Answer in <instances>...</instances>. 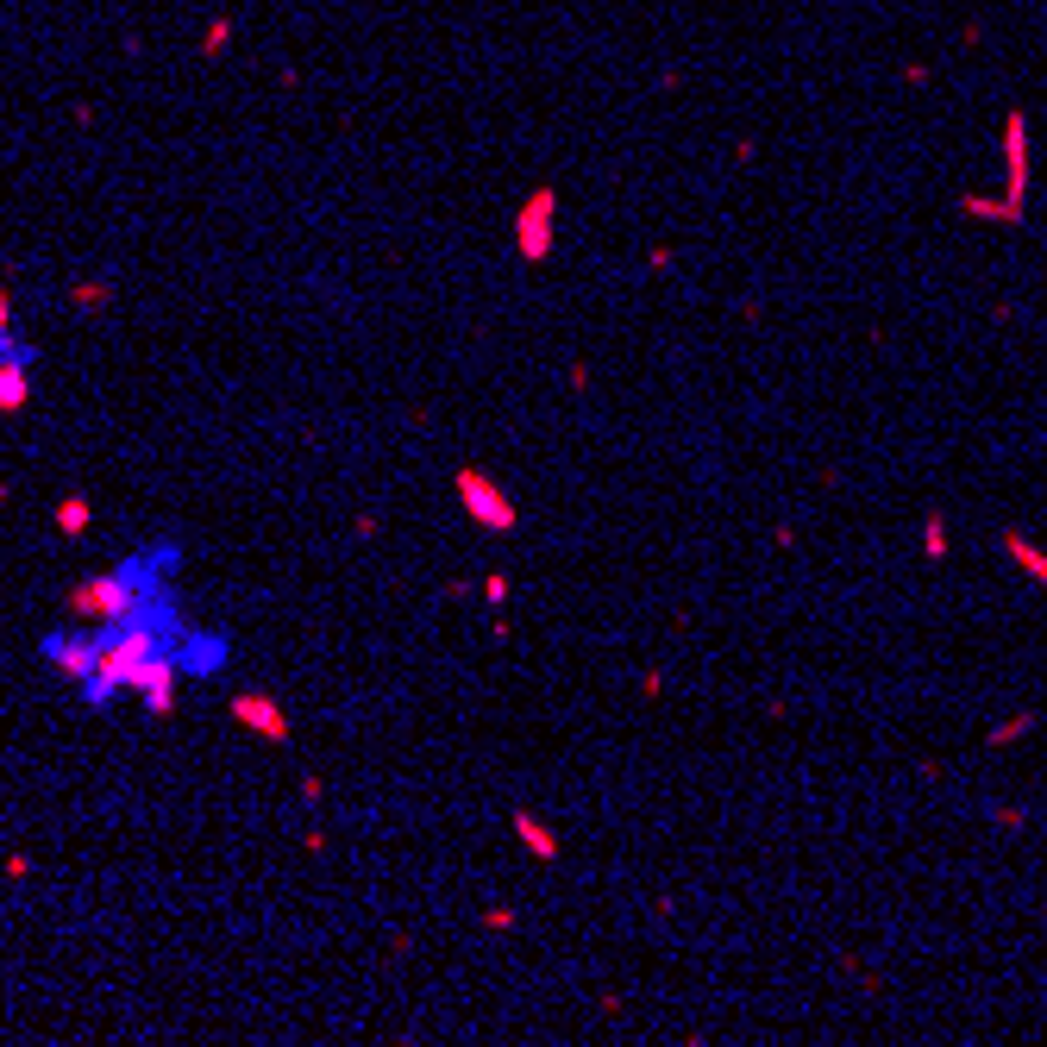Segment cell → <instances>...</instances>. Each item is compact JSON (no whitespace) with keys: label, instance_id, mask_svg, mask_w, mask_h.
<instances>
[{"label":"cell","instance_id":"11","mask_svg":"<svg viewBox=\"0 0 1047 1047\" xmlns=\"http://www.w3.org/2000/svg\"><path fill=\"white\" fill-rule=\"evenodd\" d=\"M508 828L521 834V847H527L533 859H546V866L558 859V834H552V828H546L540 816H533V809H515V816H508Z\"/></svg>","mask_w":1047,"mask_h":1047},{"label":"cell","instance_id":"19","mask_svg":"<svg viewBox=\"0 0 1047 1047\" xmlns=\"http://www.w3.org/2000/svg\"><path fill=\"white\" fill-rule=\"evenodd\" d=\"M320 797H327V790H320V778H314V772H308V778H301V803H308V809H314V803H320Z\"/></svg>","mask_w":1047,"mask_h":1047},{"label":"cell","instance_id":"18","mask_svg":"<svg viewBox=\"0 0 1047 1047\" xmlns=\"http://www.w3.org/2000/svg\"><path fill=\"white\" fill-rule=\"evenodd\" d=\"M941 552H947V521L928 515V558H941Z\"/></svg>","mask_w":1047,"mask_h":1047},{"label":"cell","instance_id":"8","mask_svg":"<svg viewBox=\"0 0 1047 1047\" xmlns=\"http://www.w3.org/2000/svg\"><path fill=\"white\" fill-rule=\"evenodd\" d=\"M32 370H38V352L0 364V414H26V402H32Z\"/></svg>","mask_w":1047,"mask_h":1047},{"label":"cell","instance_id":"12","mask_svg":"<svg viewBox=\"0 0 1047 1047\" xmlns=\"http://www.w3.org/2000/svg\"><path fill=\"white\" fill-rule=\"evenodd\" d=\"M113 301V283H95V276H88V283H69V308H82V314H101Z\"/></svg>","mask_w":1047,"mask_h":1047},{"label":"cell","instance_id":"2","mask_svg":"<svg viewBox=\"0 0 1047 1047\" xmlns=\"http://www.w3.org/2000/svg\"><path fill=\"white\" fill-rule=\"evenodd\" d=\"M452 490H458V508H464V515H471L483 533H515V527H521L515 496H508L490 471H477V464H464V471L452 477Z\"/></svg>","mask_w":1047,"mask_h":1047},{"label":"cell","instance_id":"20","mask_svg":"<svg viewBox=\"0 0 1047 1047\" xmlns=\"http://www.w3.org/2000/svg\"><path fill=\"white\" fill-rule=\"evenodd\" d=\"M377 527H383L377 515H358V521H352V533H358V540H377Z\"/></svg>","mask_w":1047,"mask_h":1047},{"label":"cell","instance_id":"17","mask_svg":"<svg viewBox=\"0 0 1047 1047\" xmlns=\"http://www.w3.org/2000/svg\"><path fill=\"white\" fill-rule=\"evenodd\" d=\"M26 352H38L32 339H19V333H0V364H7V358H26Z\"/></svg>","mask_w":1047,"mask_h":1047},{"label":"cell","instance_id":"16","mask_svg":"<svg viewBox=\"0 0 1047 1047\" xmlns=\"http://www.w3.org/2000/svg\"><path fill=\"white\" fill-rule=\"evenodd\" d=\"M508 590H515V584H508L502 571H490V577H483V602H490V609H502V602H508Z\"/></svg>","mask_w":1047,"mask_h":1047},{"label":"cell","instance_id":"14","mask_svg":"<svg viewBox=\"0 0 1047 1047\" xmlns=\"http://www.w3.org/2000/svg\"><path fill=\"white\" fill-rule=\"evenodd\" d=\"M226 44H232V19H214V26H207V38H201V51H207V57H220Z\"/></svg>","mask_w":1047,"mask_h":1047},{"label":"cell","instance_id":"21","mask_svg":"<svg viewBox=\"0 0 1047 1047\" xmlns=\"http://www.w3.org/2000/svg\"><path fill=\"white\" fill-rule=\"evenodd\" d=\"M0 333H13V289H0Z\"/></svg>","mask_w":1047,"mask_h":1047},{"label":"cell","instance_id":"10","mask_svg":"<svg viewBox=\"0 0 1047 1047\" xmlns=\"http://www.w3.org/2000/svg\"><path fill=\"white\" fill-rule=\"evenodd\" d=\"M51 527L63 533V540H82L88 527H95V496H82V490H69L57 508H51Z\"/></svg>","mask_w":1047,"mask_h":1047},{"label":"cell","instance_id":"9","mask_svg":"<svg viewBox=\"0 0 1047 1047\" xmlns=\"http://www.w3.org/2000/svg\"><path fill=\"white\" fill-rule=\"evenodd\" d=\"M1004 170H1010V201H1022V182H1029V132H1022V113L1004 120Z\"/></svg>","mask_w":1047,"mask_h":1047},{"label":"cell","instance_id":"6","mask_svg":"<svg viewBox=\"0 0 1047 1047\" xmlns=\"http://www.w3.org/2000/svg\"><path fill=\"white\" fill-rule=\"evenodd\" d=\"M226 715L239 721L245 734L270 740V747H289V740H295V721H289V709L276 703V696H264V690H239V696L226 703Z\"/></svg>","mask_w":1047,"mask_h":1047},{"label":"cell","instance_id":"13","mask_svg":"<svg viewBox=\"0 0 1047 1047\" xmlns=\"http://www.w3.org/2000/svg\"><path fill=\"white\" fill-rule=\"evenodd\" d=\"M1010 558H1016V565L1035 577V584H1047V552H1035L1029 540H1022V533H1010Z\"/></svg>","mask_w":1047,"mask_h":1047},{"label":"cell","instance_id":"1","mask_svg":"<svg viewBox=\"0 0 1047 1047\" xmlns=\"http://www.w3.org/2000/svg\"><path fill=\"white\" fill-rule=\"evenodd\" d=\"M182 565V552L176 546H151V552H132L120 558L113 571H95V577H82L76 590H69V621H82V627H107V621H126L138 615L151 596H164V577Z\"/></svg>","mask_w":1047,"mask_h":1047},{"label":"cell","instance_id":"7","mask_svg":"<svg viewBox=\"0 0 1047 1047\" xmlns=\"http://www.w3.org/2000/svg\"><path fill=\"white\" fill-rule=\"evenodd\" d=\"M170 653H176V665L189 671V678H214V671L226 665V640L220 634H201V627L182 621L176 634H170Z\"/></svg>","mask_w":1047,"mask_h":1047},{"label":"cell","instance_id":"5","mask_svg":"<svg viewBox=\"0 0 1047 1047\" xmlns=\"http://www.w3.org/2000/svg\"><path fill=\"white\" fill-rule=\"evenodd\" d=\"M44 659L82 690L101 671V627H63V634H44Z\"/></svg>","mask_w":1047,"mask_h":1047},{"label":"cell","instance_id":"15","mask_svg":"<svg viewBox=\"0 0 1047 1047\" xmlns=\"http://www.w3.org/2000/svg\"><path fill=\"white\" fill-rule=\"evenodd\" d=\"M483 928H490V935H508V928H515V910H508V903H490V910H483Z\"/></svg>","mask_w":1047,"mask_h":1047},{"label":"cell","instance_id":"4","mask_svg":"<svg viewBox=\"0 0 1047 1047\" xmlns=\"http://www.w3.org/2000/svg\"><path fill=\"white\" fill-rule=\"evenodd\" d=\"M182 678H189V671L176 665V653H151L145 665L126 671V696H138V703L164 721V715H176V684H182Z\"/></svg>","mask_w":1047,"mask_h":1047},{"label":"cell","instance_id":"3","mask_svg":"<svg viewBox=\"0 0 1047 1047\" xmlns=\"http://www.w3.org/2000/svg\"><path fill=\"white\" fill-rule=\"evenodd\" d=\"M558 189L552 182H540L527 201H521V214H515V251L527 264H546L552 258V239H558Z\"/></svg>","mask_w":1047,"mask_h":1047}]
</instances>
